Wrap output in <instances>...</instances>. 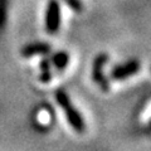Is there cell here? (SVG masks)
<instances>
[{
	"label": "cell",
	"mask_w": 151,
	"mask_h": 151,
	"mask_svg": "<svg viewBox=\"0 0 151 151\" xmlns=\"http://www.w3.org/2000/svg\"><path fill=\"white\" fill-rule=\"evenodd\" d=\"M55 100L58 102V105L63 108V111L65 113V117L69 122V125L73 127V130L78 134H82V132L86 130V124H84V120L82 115L78 112V110L73 106V103L70 102L68 94L65 93V91L63 89H58L55 92Z\"/></svg>",
	"instance_id": "obj_1"
},
{
	"label": "cell",
	"mask_w": 151,
	"mask_h": 151,
	"mask_svg": "<svg viewBox=\"0 0 151 151\" xmlns=\"http://www.w3.org/2000/svg\"><path fill=\"white\" fill-rule=\"evenodd\" d=\"M107 60H108V55L106 53H102L96 57L92 65V79L97 83V86L103 92H107L110 89V83H108L107 78L103 74V67L107 63Z\"/></svg>",
	"instance_id": "obj_2"
},
{
	"label": "cell",
	"mask_w": 151,
	"mask_h": 151,
	"mask_svg": "<svg viewBox=\"0 0 151 151\" xmlns=\"http://www.w3.org/2000/svg\"><path fill=\"white\" fill-rule=\"evenodd\" d=\"M60 27V6L57 0H49L45 13V29L49 34H55Z\"/></svg>",
	"instance_id": "obj_3"
},
{
	"label": "cell",
	"mask_w": 151,
	"mask_h": 151,
	"mask_svg": "<svg viewBox=\"0 0 151 151\" xmlns=\"http://www.w3.org/2000/svg\"><path fill=\"white\" fill-rule=\"evenodd\" d=\"M141 64L137 59H131L129 62H126L124 64H120L115 67L111 72V78L115 79V81H122V79H126L134 76L136 73H139Z\"/></svg>",
	"instance_id": "obj_4"
},
{
	"label": "cell",
	"mask_w": 151,
	"mask_h": 151,
	"mask_svg": "<svg viewBox=\"0 0 151 151\" xmlns=\"http://www.w3.org/2000/svg\"><path fill=\"white\" fill-rule=\"evenodd\" d=\"M52 47L48 43H43V42H38V43H30L25 45L24 48H22L20 54L25 58H29V57L37 55V54H48L50 53Z\"/></svg>",
	"instance_id": "obj_5"
},
{
	"label": "cell",
	"mask_w": 151,
	"mask_h": 151,
	"mask_svg": "<svg viewBox=\"0 0 151 151\" xmlns=\"http://www.w3.org/2000/svg\"><path fill=\"white\" fill-rule=\"evenodd\" d=\"M50 62L54 64V67L57 69L62 70L67 67V64L69 62V55H68V53H65V52H58V53H55L52 57Z\"/></svg>",
	"instance_id": "obj_6"
},
{
	"label": "cell",
	"mask_w": 151,
	"mask_h": 151,
	"mask_svg": "<svg viewBox=\"0 0 151 151\" xmlns=\"http://www.w3.org/2000/svg\"><path fill=\"white\" fill-rule=\"evenodd\" d=\"M40 74H39V79L43 83H48L52 79V70H50V59L44 58L40 62Z\"/></svg>",
	"instance_id": "obj_7"
},
{
	"label": "cell",
	"mask_w": 151,
	"mask_h": 151,
	"mask_svg": "<svg viewBox=\"0 0 151 151\" xmlns=\"http://www.w3.org/2000/svg\"><path fill=\"white\" fill-rule=\"evenodd\" d=\"M64 1L67 3V5L76 13H81L83 10V4L81 0H64Z\"/></svg>",
	"instance_id": "obj_8"
}]
</instances>
